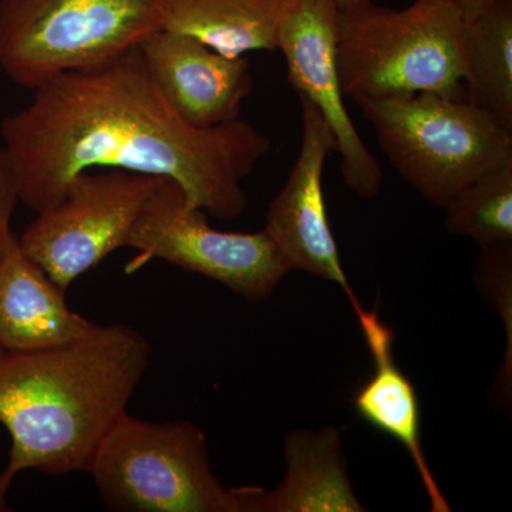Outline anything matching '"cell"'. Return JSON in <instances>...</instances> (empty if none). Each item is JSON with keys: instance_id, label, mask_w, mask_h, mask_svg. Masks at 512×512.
<instances>
[{"instance_id": "6da1fadb", "label": "cell", "mask_w": 512, "mask_h": 512, "mask_svg": "<svg viewBox=\"0 0 512 512\" xmlns=\"http://www.w3.org/2000/svg\"><path fill=\"white\" fill-rule=\"evenodd\" d=\"M2 123L18 163L20 202L40 212L77 174L97 168L167 177L188 205L220 220L247 210L242 183L271 140L241 119L200 128L185 121L151 76L140 47L110 62L53 77Z\"/></svg>"}, {"instance_id": "7a4b0ae2", "label": "cell", "mask_w": 512, "mask_h": 512, "mask_svg": "<svg viewBox=\"0 0 512 512\" xmlns=\"http://www.w3.org/2000/svg\"><path fill=\"white\" fill-rule=\"evenodd\" d=\"M151 353L148 340L124 323L42 352L0 348V423L12 440L0 507L20 471H89L101 441L127 413Z\"/></svg>"}, {"instance_id": "3957f363", "label": "cell", "mask_w": 512, "mask_h": 512, "mask_svg": "<svg viewBox=\"0 0 512 512\" xmlns=\"http://www.w3.org/2000/svg\"><path fill=\"white\" fill-rule=\"evenodd\" d=\"M336 63L353 101L419 93L464 100L463 15L444 0H416L403 10L373 2L339 9Z\"/></svg>"}, {"instance_id": "277c9868", "label": "cell", "mask_w": 512, "mask_h": 512, "mask_svg": "<svg viewBox=\"0 0 512 512\" xmlns=\"http://www.w3.org/2000/svg\"><path fill=\"white\" fill-rule=\"evenodd\" d=\"M355 103L396 173L436 207L512 154V133L466 99L419 93Z\"/></svg>"}, {"instance_id": "5b68a950", "label": "cell", "mask_w": 512, "mask_h": 512, "mask_svg": "<svg viewBox=\"0 0 512 512\" xmlns=\"http://www.w3.org/2000/svg\"><path fill=\"white\" fill-rule=\"evenodd\" d=\"M87 473L110 511L241 512L234 488L212 470L204 431L191 421L153 423L123 414Z\"/></svg>"}, {"instance_id": "8992f818", "label": "cell", "mask_w": 512, "mask_h": 512, "mask_svg": "<svg viewBox=\"0 0 512 512\" xmlns=\"http://www.w3.org/2000/svg\"><path fill=\"white\" fill-rule=\"evenodd\" d=\"M160 29V0H0V69L35 90L137 49Z\"/></svg>"}, {"instance_id": "52a82bcc", "label": "cell", "mask_w": 512, "mask_h": 512, "mask_svg": "<svg viewBox=\"0 0 512 512\" xmlns=\"http://www.w3.org/2000/svg\"><path fill=\"white\" fill-rule=\"evenodd\" d=\"M205 214L188 205L180 185L165 178L131 231L127 247L136 249L138 256L127 272L163 259L220 282L249 302L271 298L291 272L271 235L265 229L251 234L220 231L208 224Z\"/></svg>"}, {"instance_id": "ba28073f", "label": "cell", "mask_w": 512, "mask_h": 512, "mask_svg": "<svg viewBox=\"0 0 512 512\" xmlns=\"http://www.w3.org/2000/svg\"><path fill=\"white\" fill-rule=\"evenodd\" d=\"M167 177L133 171L87 170L67 184L62 200L37 212L19 244L64 292L116 249Z\"/></svg>"}, {"instance_id": "9c48e42d", "label": "cell", "mask_w": 512, "mask_h": 512, "mask_svg": "<svg viewBox=\"0 0 512 512\" xmlns=\"http://www.w3.org/2000/svg\"><path fill=\"white\" fill-rule=\"evenodd\" d=\"M338 12L333 0H284L276 49L285 57L289 84L311 101L332 131L343 181L360 198L373 200L382 190V167L363 143L343 101L336 63Z\"/></svg>"}, {"instance_id": "30bf717a", "label": "cell", "mask_w": 512, "mask_h": 512, "mask_svg": "<svg viewBox=\"0 0 512 512\" xmlns=\"http://www.w3.org/2000/svg\"><path fill=\"white\" fill-rule=\"evenodd\" d=\"M302 141L288 180L266 211L265 231L289 271H303L339 285L350 305L359 302L343 269L336 239L329 225L323 194L326 158L336 151L332 131L318 109L299 96Z\"/></svg>"}, {"instance_id": "8fae6325", "label": "cell", "mask_w": 512, "mask_h": 512, "mask_svg": "<svg viewBox=\"0 0 512 512\" xmlns=\"http://www.w3.org/2000/svg\"><path fill=\"white\" fill-rule=\"evenodd\" d=\"M151 76L177 113L208 128L239 119L254 89L244 57L215 52L194 37L160 29L140 46Z\"/></svg>"}, {"instance_id": "7c38bea8", "label": "cell", "mask_w": 512, "mask_h": 512, "mask_svg": "<svg viewBox=\"0 0 512 512\" xmlns=\"http://www.w3.org/2000/svg\"><path fill=\"white\" fill-rule=\"evenodd\" d=\"M64 293L13 234L0 255V348L42 352L96 332L101 325L73 312Z\"/></svg>"}, {"instance_id": "4fadbf2b", "label": "cell", "mask_w": 512, "mask_h": 512, "mask_svg": "<svg viewBox=\"0 0 512 512\" xmlns=\"http://www.w3.org/2000/svg\"><path fill=\"white\" fill-rule=\"evenodd\" d=\"M352 308L373 359L372 376L356 390L353 409L359 419L392 437L409 453L429 498L430 510L450 512V504L441 493L421 446V414L416 387L394 359V330L380 319L375 309L367 311L360 302Z\"/></svg>"}, {"instance_id": "5bb4252c", "label": "cell", "mask_w": 512, "mask_h": 512, "mask_svg": "<svg viewBox=\"0 0 512 512\" xmlns=\"http://www.w3.org/2000/svg\"><path fill=\"white\" fill-rule=\"evenodd\" d=\"M286 474L274 490L234 488L241 512H363L335 427L298 430L285 441Z\"/></svg>"}, {"instance_id": "9a60e30c", "label": "cell", "mask_w": 512, "mask_h": 512, "mask_svg": "<svg viewBox=\"0 0 512 512\" xmlns=\"http://www.w3.org/2000/svg\"><path fill=\"white\" fill-rule=\"evenodd\" d=\"M282 5L284 0H160L161 29L228 57L274 52Z\"/></svg>"}, {"instance_id": "2e32d148", "label": "cell", "mask_w": 512, "mask_h": 512, "mask_svg": "<svg viewBox=\"0 0 512 512\" xmlns=\"http://www.w3.org/2000/svg\"><path fill=\"white\" fill-rule=\"evenodd\" d=\"M468 101L512 133V0L464 20Z\"/></svg>"}, {"instance_id": "e0dca14e", "label": "cell", "mask_w": 512, "mask_h": 512, "mask_svg": "<svg viewBox=\"0 0 512 512\" xmlns=\"http://www.w3.org/2000/svg\"><path fill=\"white\" fill-rule=\"evenodd\" d=\"M444 211L448 234L480 247L512 241V154L474 178Z\"/></svg>"}, {"instance_id": "ac0fdd59", "label": "cell", "mask_w": 512, "mask_h": 512, "mask_svg": "<svg viewBox=\"0 0 512 512\" xmlns=\"http://www.w3.org/2000/svg\"><path fill=\"white\" fill-rule=\"evenodd\" d=\"M20 202V173L18 163L8 148L0 147V255L13 232L10 229L13 212Z\"/></svg>"}, {"instance_id": "d6986e66", "label": "cell", "mask_w": 512, "mask_h": 512, "mask_svg": "<svg viewBox=\"0 0 512 512\" xmlns=\"http://www.w3.org/2000/svg\"><path fill=\"white\" fill-rule=\"evenodd\" d=\"M451 3L460 10L464 20H470L480 15L483 10L487 9L494 0H444Z\"/></svg>"}, {"instance_id": "ffe728a7", "label": "cell", "mask_w": 512, "mask_h": 512, "mask_svg": "<svg viewBox=\"0 0 512 512\" xmlns=\"http://www.w3.org/2000/svg\"><path fill=\"white\" fill-rule=\"evenodd\" d=\"M339 9H352L356 6L365 5V3L373 2V0H333Z\"/></svg>"}]
</instances>
